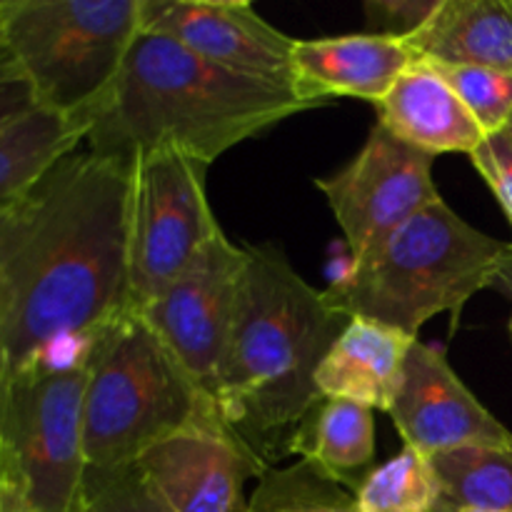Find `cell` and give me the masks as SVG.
Instances as JSON below:
<instances>
[{"label": "cell", "mask_w": 512, "mask_h": 512, "mask_svg": "<svg viewBox=\"0 0 512 512\" xmlns=\"http://www.w3.org/2000/svg\"><path fill=\"white\" fill-rule=\"evenodd\" d=\"M130 188L133 158L85 150L0 208V370L133 313Z\"/></svg>", "instance_id": "obj_1"}, {"label": "cell", "mask_w": 512, "mask_h": 512, "mask_svg": "<svg viewBox=\"0 0 512 512\" xmlns=\"http://www.w3.org/2000/svg\"><path fill=\"white\" fill-rule=\"evenodd\" d=\"M348 320L325 290L295 273L278 245L248 248L213 400L225 423L265 460L285 455L290 435L323 400L315 373Z\"/></svg>", "instance_id": "obj_2"}, {"label": "cell", "mask_w": 512, "mask_h": 512, "mask_svg": "<svg viewBox=\"0 0 512 512\" xmlns=\"http://www.w3.org/2000/svg\"><path fill=\"white\" fill-rule=\"evenodd\" d=\"M310 108L318 105L295 90L235 75L140 30L118 80L90 115L85 143L120 158L170 148L210 168L230 148Z\"/></svg>", "instance_id": "obj_3"}, {"label": "cell", "mask_w": 512, "mask_h": 512, "mask_svg": "<svg viewBox=\"0 0 512 512\" xmlns=\"http://www.w3.org/2000/svg\"><path fill=\"white\" fill-rule=\"evenodd\" d=\"M512 243L460 218L445 200L410 218L325 293L348 318H365L418 338L435 315L458 318L480 290L495 288Z\"/></svg>", "instance_id": "obj_4"}, {"label": "cell", "mask_w": 512, "mask_h": 512, "mask_svg": "<svg viewBox=\"0 0 512 512\" xmlns=\"http://www.w3.org/2000/svg\"><path fill=\"white\" fill-rule=\"evenodd\" d=\"M215 415L220 410L213 395L138 310L100 333L83 403L88 468L135 465L158 443Z\"/></svg>", "instance_id": "obj_5"}, {"label": "cell", "mask_w": 512, "mask_h": 512, "mask_svg": "<svg viewBox=\"0 0 512 512\" xmlns=\"http://www.w3.org/2000/svg\"><path fill=\"white\" fill-rule=\"evenodd\" d=\"M143 0H8L5 50L38 105L88 118L140 33Z\"/></svg>", "instance_id": "obj_6"}, {"label": "cell", "mask_w": 512, "mask_h": 512, "mask_svg": "<svg viewBox=\"0 0 512 512\" xmlns=\"http://www.w3.org/2000/svg\"><path fill=\"white\" fill-rule=\"evenodd\" d=\"M93 355L0 370V433L30 512H80L88 470L83 403Z\"/></svg>", "instance_id": "obj_7"}, {"label": "cell", "mask_w": 512, "mask_h": 512, "mask_svg": "<svg viewBox=\"0 0 512 512\" xmlns=\"http://www.w3.org/2000/svg\"><path fill=\"white\" fill-rule=\"evenodd\" d=\"M205 175L208 165L170 148L133 158L128 223L133 310L158 298L223 230L208 203Z\"/></svg>", "instance_id": "obj_8"}, {"label": "cell", "mask_w": 512, "mask_h": 512, "mask_svg": "<svg viewBox=\"0 0 512 512\" xmlns=\"http://www.w3.org/2000/svg\"><path fill=\"white\" fill-rule=\"evenodd\" d=\"M435 155L423 153L375 123L360 153L338 173L315 180L325 195L350 258L370 253L410 218L435 205Z\"/></svg>", "instance_id": "obj_9"}, {"label": "cell", "mask_w": 512, "mask_h": 512, "mask_svg": "<svg viewBox=\"0 0 512 512\" xmlns=\"http://www.w3.org/2000/svg\"><path fill=\"white\" fill-rule=\"evenodd\" d=\"M245 265L248 248H238L220 230L158 298L138 310L210 395L228 355Z\"/></svg>", "instance_id": "obj_10"}, {"label": "cell", "mask_w": 512, "mask_h": 512, "mask_svg": "<svg viewBox=\"0 0 512 512\" xmlns=\"http://www.w3.org/2000/svg\"><path fill=\"white\" fill-rule=\"evenodd\" d=\"M140 30L235 75L298 93L295 40L243 0H143Z\"/></svg>", "instance_id": "obj_11"}, {"label": "cell", "mask_w": 512, "mask_h": 512, "mask_svg": "<svg viewBox=\"0 0 512 512\" xmlns=\"http://www.w3.org/2000/svg\"><path fill=\"white\" fill-rule=\"evenodd\" d=\"M135 468L173 512H243V488L268 460L220 415L150 448Z\"/></svg>", "instance_id": "obj_12"}, {"label": "cell", "mask_w": 512, "mask_h": 512, "mask_svg": "<svg viewBox=\"0 0 512 512\" xmlns=\"http://www.w3.org/2000/svg\"><path fill=\"white\" fill-rule=\"evenodd\" d=\"M405 448L433 455L455 448H510L512 433L465 388L445 353L415 340L390 408Z\"/></svg>", "instance_id": "obj_13"}, {"label": "cell", "mask_w": 512, "mask_h": 512, "mask_svg": "<svg viewBox=\"0 0 512 512\" xmlns=\"http://www.w3.org/2000/svg\"><path fill=\"white\" fill-rule=\"evenodd\" d=\"M415 63L405 40L378 33L295 40L298 93L310 103L355 98L378 105Z\"/></svg>", "instance_id": "obj_14"}, {"label": "cell", "mask_w": 512, "mask_h": 512, "mask_svg": "<svg viewBox=\"0 0 512 512\" xmlns=\"http://www.w3.org/2000/svg\"><path fill=\"white\" fill-rule=\"evenodd\" d=\"M415 340L375 320L350 318L315 373L318 393L390 413Z\"/></svg>", "instance_id": "obj_15"}, {"label": "cell", "mask_w": 512, "mask_h": 512, "mask_svg": "<svg viewBox=\"0 0 512 512\" xmlns=\"http://www.w3.org/2000/svg\"><path fill=\"white\" fill-rule=\"evenodd\" d=\"M375 108L385 130L435 158L440 153L470 155L488 140L450 85L418 60Z\"/></svg>", "instance_id": "obj_16"}, {"label": "cell", "mask_w": 512, "mask_h": 512, "mask_svg": "<svg viewBox=\"0 0 512 512\" xmlns=\"http://www.w3.org/2000/svg\"><path fill=\"white\" fill-rule=\"evenodd\" d=\"M405 45L420 63L512 75V0H440L428 23Z\"/></svg>", "instance_id": "obj_17"}, {"label": "cell", "mask_w": 512, "mask_h": 512, "mask_svg": "<svg viewBox=\"0 0 512 512\" xmlns=\"http://www.w3.org/2000/svg\"><path fill=\"white\" fill-rule=\"evenodd\" d=\"M373 413L350 400L323 398L290 435L285 455H300L355 493L375 468Z\"/></svg>", "instance_id": "obj_18"}, {"label": "cell", "mask_w": 512, "mask_h": 512, "mask_svg": "<svg viewBox=\"0 0 512 512\" xmlns=\"http://www.w3.org/2000/svg\"><path fill=\"white\" fill-rule=\"evenodd\" d=\"M90 120L38 105L0 130V208L18 203L60 160L78 153Z\"/></svg>", "instance_id": "obj_19"}, {"label": "cell", "mask_w": 512, "mask_h": 512, "mask_svg": "<svg viewBox=\"0 0 512 512\" xmlns=\"http://www.w3.org/2000/svg\"><path fill=\"white\" fill-rule=\"evenodd\" d=\"M430 460L440 480V505L435 512H512V445L455 448Z\"/></svg>", "instance_id": "obj_20"}, {"label": "cell", "mask_w": 512, "mask_h": 512, "mask_svg": "<svg viewBox=\"0 0 512 512\" xmlns=\"http://www.w3.org/2000/svg\"><path fill=\"white\" fill-rule=\"evenodd\" d=\"M358 512H435L440 480L428 455L403 448L383 465H375L353 493Z\"/></svg>", "instance_id": "obj_21"}, {"label": "cell", "mask_w": 512, "mask_h": 512, "mask_svg": "<svg viewBox=\"0 0 512 512\" xmlns=\"http://www.w3.org/2000/svg\"><path fill=\"white\" fill-rule=\"evenodd\" d=\"M243 512H358L348 488L335 483L318 465L298 460L260 478L253 500Z\"/></svg>", "instance_id": "obj_22"}, {"label": "cell", "mask_w": 512, "mask_h": 512, "mask_svg": "<svg viewBox=\"0 0 512 512\" xmlns=\"http://www.w3.org/2000/svg\"><path fill=\"white\" fill-rule=\"evenodd\" d=\"M425 65H430L450 85L488 138L508 128L512 118V75L470 65Z\"/></svg>", "instance_id": "obj_23"}, {"label": "cell", "mask_w": 512, "mask_h": 512, "mask_svg": "<svg viewBox=\"0 0 512 512\" xmlns=\"http://www.w3.org/2000/svg\"><path fill=\"white\" fill-rule=\"evenodd\" d=\"M80 512H173L135 465L88 468Z\"/></svg>", "instance_id": "obj_24"}, {"label": "cell", "mask_w": 512, "mask_h": 512, "mask_svg": "<svg viewBox=\"0 0 512 512\" xmlns=\"http://www.w3.org/2000/svg\"><path fill=\"white\" fill-rule=\"evenodd\" d=\"M438 5L440 0H368L363 10L370 33L408 40L428 23Z\"/></svg>", "instance_id": "obj_25"}, {"label": "cell", "mask_w": 512, "mask_h": 512, "mask_svg": "<svg viewBox=\"0 0 512 512\" xmlns=\"http://www.w3.org/2000/svg\"><path fill=\"white\" fill-rule=\"evenodd\" d=\"M470 160L512 225V140L505 133L490 135L475 153H470Z\"/></svg>", "instance_id": "obj_26"}, {"label": "cell", "mask_w": 512, "mask_h": 512, "mask_svg": "<svg viewBox=\"0 0 512 512\" xmlns=\"http://www.w3.org/2000/svg\"><path fill=\"white\" fill-rule=\"evenodd\" d=\"M33 108H38L33 88L10 60L8 65L0 68V130Z\"/></svg>", "instance_id": "obj_27"}, {"label": "cell", "mask_w": 512, "mask_h": 512, "mask_svg": "<svg viewBox=\"0 0 512 512\" xmlns=\"http://www.w3.org/2000/svg\"><path fill=\"white\" fill-rule=\"evenodd\" d=\"M15 498H25V490L18 478V470H15L13 465V458H10L8 453L3 433H0V512H5V508H8ZM25 503H28V500H25Z\"/></svg>", "instance_id": "obj_28"}, {"label": "cell", "mask_w": 512, "mask_h": 512, "mask_svg": "<svg viewBox=\"0 0 512 512\" xmlns=\"http://www.w3.org/2000/svg\"><path fill=\"white\" fill-rule=\"evenodd\" d=\"M495 288H500L512 298V255L508 258V263L503 265V270H500V278L498 283H495Z\"/></svg>", "instance_id": "obj_29"}, {"label": "cell", "mask_w": 512, "mask_h": 512, "mask_svg": "<svg viewBox=\"0 0 512 512\" xmlns=\"http://www.w3.org/2000/svg\"><path fill=\"white\" fill-rule=\"evenodd\" d=\"M5 5H8V3H5ZM3 10H0V68L10 63V55H8V50H5V35H3Z\"/></svg>", "instance_id": "obj_30"}, {"label": "cell", "mask_w": 512, "mask_h": 512, "mask_svg": "<svg viewBox=\"0 0 512 512\" xmlns=\"http://www.w3.org/2000/svg\"><path fill=\"white\" fill-rule=\"evenodd\" d=\"M5 512H30V510H28V503H25V498H15L13 503L5 508Z\"/></svg>", "instance_id": "obj_31"}, {"label": "cell", "mask_w": 512, "mask_h": 512, "mask_svg": "<svg viewBox=\"0 0 512 512\" xmlns=\"http://www.w3.org/2000/svg\"><path fill=\"white\" fill-rule=\"evenodd\" d=\"M503 133H505V135H508V138H510V140H512V118H510V123H508V128H505V130H503Z\"/></svg>", "instance_id": "obj_32"}, {"label": "cell", "mask_w": 512, "mask_h": 512, "mask_svg": "<svg viewBox=\"0 0 512 512\" xmlns=\"http://www.w3.org/2000/svg\"><path fill=\"white\" fill-rule=\"evenodd\" d=\"M508 330H510V340H512V315H510V320H508Z\"/></svg>", "instance_id": "obj_33"}, {"label": "cell", "mask_w": 512, "mask_h": 512, "mask_svg": "<svg viewBox=\"0 0 512 512\" xmlns=\"http://www.w3.org/2000/svg\"><path fill=\"white\" fill-rule=\"evenodd\" d=\"M455 512H490V510H455Z\"/></svg>", "instance_id": "obj_34"}, {"label": "cell", "mask_w": 512, "mask_h": 512, "mask_svg": "<svg viewBox=\"0 0 512 512\" xmlns=\"http://www.w3.org/2000/svg\"><path fill=\"white\" fill-rule=\"evenodd\" d=\"M5 3H8V0H0V10H3V8H5Z\"/></svg>", "instance_id": "obj_35"}]
</instances>
